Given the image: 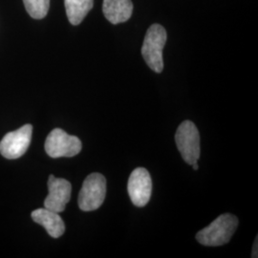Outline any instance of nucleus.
<instances>
[{
  "instance_id": "nucleus-10",
  "label": "nucleus",
  "mask_w": 258,
  "mask_h": 258,
  "mask_svg": "<svg viewBox=\"0 0 258 258\" xmlns=\"http://www.w3.org/2000/svg\"><path fill=\"white\" fill-rule=\"evenodd\" d=\"M102 11L110 23L119 24L131 18L133 4L131 0H103Z\"/></svg>"
},
{
  "instance_id": "nucleus-4",
  "label": "nucleus",
  "mask_w": 258,
  "mask_h": 258,
  "mask_svg": "<svg viewBox=\"0 0 258 258\" xmlns=\"http://www.w3.org/2000/svg\"><path fill=\"white\" fill-rule=\"evenodd\" d=\"M177 148L184 162L192 165L198 162L201 153L199 131L192 121L184 120L177 129L175 134Z\"/></svg>"
},
{
  "instance_id": "nucleus-8",
  "label": "nucleus",
  "mask_w": 258,
  "mask_h": 258,
  "mask_svg": "<svg viewBox=\"0 0 258 258\" xmlns=\"http://www.w3.org/2000/svg\"><path fill=\"white\" fill-rule=\"evenodd\" d=\"M48 190L49 194L44 200V208L57 213L64 212L66 205L71 198L72 185L70 182L50 175L48 179Z\"/></svg>"
},
{
  "instance_id": "nucleus-9",
  "label": "nucleus",
  "mask_w": 258,
  "mask_h": 258,
  "mask_svg": "<svg viewBox=\"0 0 258 258\" xmlns=\"http://www.w3.org/2000/svg\"><path fill=\"white\" fill-rule=\"evenodd\" d=\"M32 219L38 225L44 227L48 234L53 238H58L64 233V222L57 212L46 208L37 209L32 212Z\"/></svg>"
},
{
  "instance_id": "nucleus-5",
  "label": "nucleus",
  "mask_w": 258,
  "mask_h": 258,
  "mask_svg": "<svg viewBox=\"0 0 258 258\" xmlns=\"http://www.w3.org/2000/svg\"><path fill=\"white\" fill-rule=\"evenodd\" d=\"M45 151L51 158L74 157L83 148L81 140L60 128L53 129L45 141Z\"/></svg>"
},
{
  "instance_id": "nucleus-13",
  "label": "nucleus",
  "mask_w": 258,
  "mask_h": 258,
  "mask_svg": "<svg viewBox=\"0 0 258 258\" xmlns=\"http://www.w3.org/2000/svg\"><path fill=\"white\" fill-rule=\"evenodd\" d=\"M257 243H258V237L256 236L255 241H254V244H253V248H252V253H251V257L256 258L257 257Z\"/></svg>"
},
{
  "instance_id": "nucleus-3",
  "label": "nucleus",
  "mask_w": 258,
  "mask_h": 258,
  "mask_svg": "<svg viewBox=\"0 0 258 258\" xmlns=\"http://www.w3.org/2000/svg\"><path fill=\"white\" fill-rule=\"evenodd\" d=\"M106 196V179L101 173H92L83 182L78 204L83 212H93L102 206Z\"/></svg>"
},
{
  "instance_id": "nucleus-6",
  "label": "nucleus",
  "mask_w": 258,
  "mask_h": 258,
  "mask_svg": "<svg viewBox=\"0 0 258 258\" xmlns=\"http://www.w3.org/2000/svg\"><path fill=\"white\" fill-rule=\"evenodd\" d=\"M32 132L33 126L25 124L18 130L6 134L0 142L1 155L10 160L24 155L31 144Z\"/></svg>"
},
{
  "instance_id": "nucleus-14",
  "label": "nucleus",
  "mask_w": 258,
  "mask_h": 258,
  "mask_svg": "<svg viewBox=\"0 0 258 258\" xmlns=\"http://www.w3.org/2000/svg\"><path fill=\"white\" fill-rule=\"evenodd\" d=\"M192 166V168H194V170H197L198 168H199V166H198V162L197 163H194L191 165Z\"/></svg>"
},
{
  "instance_id": "nucleus-1",
  "label": "nucleus",
  "mask_w": 258,
  "mask_h": 258,
  "mask_svg": "<svg viewBox=\"0 0 258 258\" xmlns=\"http://www.w3.org/2000/svg\"><path fill=\"white\" fill-rule=\"evenodd\" d=\"M238 219L231 213L222 214L208 227L197 232L196 239L204 246L218 247L230 242L238 227Z\"/></svg>"
},
{
  "instance_id": "nucleus-12",
  "label": "nucleus",
  "mask_w": 258,
  "mask_h": 258,
  "mask_svg": "<svg viewBox=\"0 0 258 258\" xmlns=\"http://www.w3.org/2000/svg\"><path fill=\"white\" fill-rule=\"evenodd\" d=\"M28 14L33 19L45 18L50 7V0H23Z\"/></svg>"
},
{
  "instance_id": "nucleus-11",
  "label": "nucleus",
  "mask_w": 258,
  "mask_h": 258,
  "mask_svg": "<svg viewBox=\"0 0 258 258\" xmlns=\"http://www.w3.org/2000/svg\"><path fill=\"white\" fill-rule=\"evenodd\" d=\"M68 20L72 25H79L93 8L94 0H64Z\"/></svg>"
},
{
  "instance_id": "nucleus-7",
  "label": "nucleus",
  "mask_w": 258,
  "mask_h": 258,
  "mask_svg": "<svg viewBox=\"0 0 258 258\" xmlns=\"http://www.w3.org/2000/svg\"><path fill=\"white\" fill-rule=\"evenodd\" d=\"M127 191L134 206L143 208L148 205L152 194V180L146 168L138 167L132 171L129 176Z\"/></svg>"
},
{
  "instance_id": "nucleus-2",
  "label": "nucleus",
  "mask_w": 258,
  "mask_h": 258,
  "mask_svg": "<svg viewBox=\"0 0 258 258\" xmlns=\"http://www.w3.org/2000/svg\"><path fill=\"white\" fill-rule=\"evenodd\" d=\"M166 31L159 24H153L147 32L143 47L142 55L148 67L156 73L164 70L163 50L166 45Z\"/></svg>"
}]
</instances>
